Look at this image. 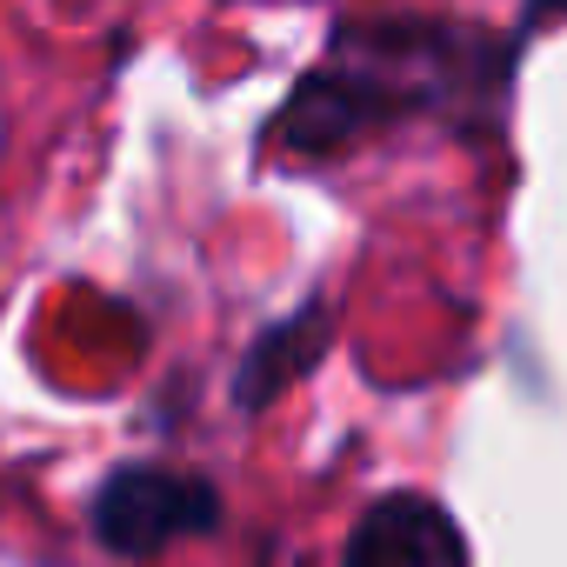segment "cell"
Returning <instances> with one entry per match:
<instances>
[{
	"mask_svg": "<svg viewBox=\"0 0 567 567\" xmlns=\"http://www.w3.org/2000/svg\"><path fill=\"white\" fill-rule=\"evenodd\" d=\"M220 520V494L187 474V467H167V461H121L94 501H87V527L107 554H127V560H147L174 540H194Z\"/></svg>",
	"mask_w": 567,
	"mask_h": 567,
	"instance_id": "cell-1",
	"label": "cell"
},
{
	"mask_svg": "<svg viewBox=\"0 0 567 567\" xmlns=\"http://www.w3.org/2000/svg\"><path fill=\"white\" fill-rule=\"evenodd\" d=\"M341 567H474V560H467L461 520L434 494L394 487L354 520V534L341 547Z\"/></svg>",
	"mask_w": 567,
	"mask_h": 567,
	"instance_id": "cell-2",
	"label": "cell"
}]
</instances>
